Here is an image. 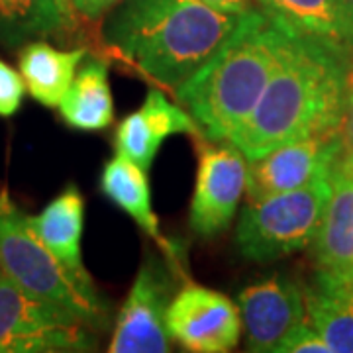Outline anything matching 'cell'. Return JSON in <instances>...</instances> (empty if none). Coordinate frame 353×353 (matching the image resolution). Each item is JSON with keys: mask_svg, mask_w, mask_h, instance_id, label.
<instances>
[{"mask_svg": "<svg viewBox=\"0 0 353 353\" xmlns=\"http://www.w3.org/2000/svg\"><path fill=\"white\" fill-rule=\"evenodd\" d=\"M350 63L312 41L290 38L255 110L230 138L248 161L285 143L343 132Z\"/></svg>", "mask_w": 353, "mask_h": 353, "instance_id": "obj_1", "label": "cell"}, {"mask_svg": "<svg viewBox=\"0 0 353 353\" xmlns=\"http://www.w3.org/2000/svg\"><path fill=\"white\" fill-rule=\"evenodd\" d=\"M240 14L202 0H124L104 26L106 50L157 87L189 81L226 41Z\"/></svg>", "mask_w": 353, "mask_h": 353, "instance_id": "obj_2", "label": "cell"}, {"mask_svg": "<svg viewBox=\"0 0 353 353\" xmlns=\"http://www.w3.org/2000/svg\"><path fill=\"white\" fill-rule=\"evenodd\" d=\"M290 38L257 6L240 14L226 41L175 92L202 138L230 141L263 97Z\"/></svg>", "mask_w": 353, "mask_h": 353, "instance_id": "obj_3", "label": "cell"}, {"mask_svg": "<svg viewBox=\"0 0 353 353\" xmlns=\"http://www.w3.org/2000/svg\"><path fill=\"white\" fill-rule=\"evenodd\" d=\"M0 271L30 296L61 310L88 328L104 324L108 316V306L102 299L88 296L43 245L8 190L0 192Z\"/></svg>", "mask_w": 353, "mask_h": 353, "instance_id": "obj_4", "label": "cell"}, {"mask_svg": "<svg viewBox=\"0 0 353 353\" xmlns=\"http://www.w3.org/2000/svg\"><path fill=\"white\" fill-rule=\"evenodd\" d=\"M330 196V173L301 189L248 201L236 226V245L245 259L277 261L310 248Z\"/></svg>", "mask_w": 353, "mask_h": 353, "instance_id": "obj_5", "label": "cell"}, {"mask_svg": "<svg viewBox=\"0 0 353 353\" xmlns=\"http://www.w3.org/2000/svg\"><path fill=\"white\" fill-rule=\"evenodd\" d=\"M88 326L30 296L0 271V353L90 352Z\"/></svg>", "mask_w": 353, "mask_h": 353, "instance_id": "obj_6", "label": "cell"}, {"mask_svg": "<svg viewBox=\"0 0 353 353\" xmlns=\"http://www.w3.org/2000/svg\"><path fill=\"white\" fill-rule=\"evenodd\" d=\"M199 169L190 201V230L204 240L232 224L248 190V157L232 141H199Z\"/></svg>", "mask_w": 353, "mask_h": 353, "instance_id": "obj_7", "label": "cell"}, {"mask_svg": "<svg viewBox=\"0 0 353 353\" xmlns=\"http://www.w3.org/2000/svg\"><path fill=\"white\" fill-rule=\"evenodd\" d=\"M173 294L171 271L159 259H148L139 267L138 277L114 328L112 353H165L171 350L167 330V310Z\"/></svg>", "mask_w": 353, "mask_h": 353, "instance_id": "obj_8", "label": "cell"}, {"mask_svg": "<svg viewBox=\"0 0 353 353\" xmlns=\"http://www.w3.org/2000/svg\"><path fill=\"white\" fill-rule=\"evenodd\" d=\"M171 340L194 353L232 352L241 336V314L226 294L187 285L167 310Z\"/></svg>", "mask_w": 353, "mask_h": 353, "instance_id": "obj_9", "label": "cell"}, {"mask_svg": "<svg viewBox=\"0 0 353 353\" xmlns=\"http://www.w3.org/2000/svg\"><path fill=\"white\" fill-rule=\"evenodd\" d=\"M343 143V132H338L290 141L259 159H252L248 167V201L301 189L326 175Z\"/></svg>", "mask_w": 353, "mask_h": 353, "instance_id": "obj_10", "label": "cell"}, {"mask_svg": "<svg viewBox=\"0 0 353 353\" xmlns=\"http://www.w3.org/2000/svg\"><path fill=\"white\" fill-rule=\"evenodd\" d=\"M318 275L353 279V148L343 143L330 169V196L310 243Z\"/></svg>", "mask_w": 353, "mask_h": 353, "instance_id": "obj_11", "label": "cell"}, {"mask_svg": "<svg viewBox=\"0 0 353 353\" xmlns=\"http://www.w3.org/2000/svg\"><path fill=\"white\" fill-rule=\"evenodd\" d=\"M238 303L248 352L277 353L292 330L306 320L304 290L281 275L245 287Z\"/></svg>", "mask_w": 353, "mask_h": 353, "instance_id": "obj_12", "label": "cell"}, {"mask_svg": "<svg viewBox=\"0 0 353 353\" xmlns=\"http://www.w3.org/2000/svg\"><path fill=\"white\" fill-rule=\"evenodd\" d=\"M255 4L287 34L353 63V20L343 0H255Z\"/></svg>", "mask_w": 353, "mask_h": 353, "instance_id": "obj_13", "label": "cell"}, {"mask_svg": "<svg viewBox=\"0 0 353 353\" xmlns=\"http://www.w3.org/2000/svg\"><path fill=\"white\" fill-rule=\"evenodd\" d=\"M173 134L202 138L201 128L187 108L169 101L161 88H150L141 108L120 122L114 148L118 155L150 171L165 138Z\"/></svg>", "mask_w": 353, "mask_h": 353, "instance_id": "obj_14", "label": "cell"}, {"mask_svg": "<svg viewBox=\"0 0 353 353\" xmlns=\"http://www.w3.org/2000/svg\"><path fill=\"white\" fill-rule=\"evenodd\" d=\"M28 220L43 245L59 259L77 285L88 296L101 299L83 263L81 240L85 226V199L81 190L75 185H69L38 216H28Z\"/></svg>", "mask_w": 353, "mask_h": 353, "instance_id": "obj_15", "label": "cell"}, {"mask_svg": "<svg viewBox=\"0 0 353 353\" xmlns=\"http://www.w3.org/2000/svg\"><path fill=\"white\" fill-rule=\"evenodd\" d=\"M85 57V48L63 51L43 39L24 43L18 53V63L30 97L48 108H59L65 92L75 79L77 67Z\"/></svg>", "mask_w": 353, "mask_h": 353, "instance_id": "obj_16", "label": "cell"}, {"mask_svg": "<svg viewBox=\"0 0 353 353\" xmlns=\"http://www.w3.org/2000/svg\"><path fill=\"white\" fill-rule=\"evenodd\" d=\"M101 190L108 201L124 210L150 238L157 241L165 252L173 253V245L161 236L159 220L152 208V190L145 169L116 153L102 169Z\"/></svg>", "mask_w": 353, "mask_h": 353, "instance_id": "obj_17", "label": "cell"}, {"mask_svg": "<svg viewBox=\"0 0 353 353\" xmlns=\"http://www.w3.org/2000/svg\"><path fill=\"white\" fill-rule=\"evenodd\" d=\"M59 114L67 126L81 132H99L112 124L114 102L104 59L94 57L83 65L65 92Z\"/></svg>", "mask_w": 353, "mask_h": 353, "instance_id": "obj_18", "label": "cell"}, {"mask_svg": "<svg viewBox=\"0 0 353 353\" xmlns=\"http://www.w3.org/2000/svg\"><path fill=\"white\" fill-rule=\"evenodd\" d=\"M59 32H65V26L55 0H0L2 48H20Z\"/></svg>", "mask_w": 353, "mask_h": 353, "instance_id": "obj_19", "label": "cell"}, {"mask_svg": "<svg viewBox=\"0 0 353 353\" xmlns=\"http://www.w3.org/2000/svg\"><path fill=\"white\" fill-rule=\"evenodd\" d=\"M306 318L330 345L332 353H353V303L338 290L316 287L304 290Z\"/></svg>", "mask_w": 353, "mask_h": 353, "instance_id": "obj_20", "label": "cell"}, {"mask_svg": "<svg viewBox=\"0 0 353 353\" xmlns=\"http://www.w3.org/2000/svg\"><path fill=\"white\" fill-rule=\"evenodd\" d=\"M26 94V83L8 63L0 59V116L10 118L20 110Z\"/></svg>", "mask_w": 353, "mask_h": 353, "instance_id": "obj_21", "label": "cell"}, {"mask_svg": "<svg viewBox=\"0 0 353 353\" xmlns=\"http://www.w3.org/2000/svg\"><path fill=\"white\" fill-rule=\"evenodd\" d=\"M277 353H332V350L306 318L303 324L296 330H292L289 338L279 345Z\"/></svg>", "mask_w": 353, "mask_h": 353, "instance_id": "obj_22", "label": "cell"}, {"mask_svg": "<svg viewBox=\"0 0 353 353\" xmlns=\"http://www.w3.org/2000/svg\"><path fill=\"white\" fill-rule=\"evenodd\" d=\"M124 0H73V8L77 16L85 18L88 22H94V20H101L104 14L114 10Z\"/></svg>", "mask_w": 353, "mask_h": 353, "instance_id": "obj_23", "label": "cell"}, {"mask_svg": "<svg viewBox=\"0 0 353 353\" xmlns=\"http://www.w3.org/2000/svg\"><path fill=\"white\" fill-rule=\"evenodd\" d=\"M343 139L353 148V65L347 71V85H345V114H343Z\"/></svg>", "mask_w": 353, "mask_h": 353, "instance_id": "obj_24", "label": "cell"}, {"mask_svg": "<svg viewBox=\"0 0 353 353\" xmlns=\"http://www.w3.org/2000/svg\"><path fill=\"white\" fill-rule=\"evenodd\" d=\"M206 2L208 6H212L216 10L226 14H243L245 10L253 8V2L255 0H202Z\"/></svg>", "mask_w": 353, "mask_h": 353, "instance_id": "obj_25", "label": "cell"}, {"mask_svg": "<svg viewBox=\"0 0 353 353\" xmlns=\"http://www.w3.org/2000/svg\"><path fill=\"white\" fill-rule=\"evenodd\" d=\"M55 6H57V10H59V14H61L65 32L75 30L77 18H79V16H77L75 8H73V0H55Z\"/></svg>", "mask_w": 353, "mask_h": 353, "instance_id": "obj_26", "label": "cell"}, {"mask_svg": "<svg viewBox=\"0 0 353 353\" xmlns=\"http://www.w3.org/2000/svg\"><path fill=\"white\" fill-rule=\"evenodd\" d=\"M318 285L320 287H326V289L338 290L343 296H347L353 303V279L352 281H330V279H324L318 275Z\"/></svg>", "mask_w": 353, "mask_h": 353, "instance_id": "obj_27", "label": "cell"}, {"mask_svg": "<svg viewBox=\"0 0 353 353\" xmlns=\"http://www.w3.org/2000/svg\"><path fill=\"white\" fill-rule=\"evenodd\" d=\"M343 4H345V8H347V12H350L353 20V0H343Z\"/></svg>", "mask_w": 353, "mask_h": 353, "instance_id": "obj_28", "label": "cell"}]
</instances>
